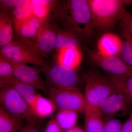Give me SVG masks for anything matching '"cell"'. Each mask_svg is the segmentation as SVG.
<instances>
[{"instance_id": "cell-22", "label": "cell", "mask_w": 132, "mask_h": 132, "mask_svg": "<svg viewBox=\"0 0 132 132\" xmlns=\"http://www.w3.org/2000/svg\"><path fill=\"white\" fill-rule=\"evenodd\" d=\"M32 16V7L31 0H23L22 2L12 12L11 17L14 29Z\"/></svg>"}, {"instance_id": "cell-1", "label": "cell", "mask_w": 132, "mask_h": 132, "mask_svg": "<svg viewBox=\"0 0 132 132\" xmlns=\"http://www.w3.org/2000/svg\"><path fill=\"white\" fill-rule=\"evenodd\" d=\"M58 16L63 29L81 39L89 40L95 34L87 0H68L59 4Z\"/></svg>"}, {"instance_id": "cell-23", "label": "cell", "mask_w": 132, "mask_h": 132, "mask_svg": "<svg viewBox=\"0 0 132 132\" xmlns=\"http://www.w3.org/2000/svg\"><path fill=\"white\" fill-rule=\"evenodd\" d=\"M78 118L77 112L62 109L58 111L55 119L61 129L66 131L76 126Z\"/></svg>"}, {"instance_id": "cell-34", "label": "cell", "mask_w": 132, "mask_h": 132, "mask_svg": "<svg viewBox=\"0 0 132 132\" xmlns=\"http://www.w3.org/2000/svg\"><path fill=\"white\" fill-rule=\"evenodd\" d=\"M65 132H85V131L84 129L79 127L76 126L69 130H66Z\"/></svg>"}, {"instance_id": "cell-10", "label": "cell", "mask_w": 132, "mask_h": 132, "mask_svg": "<svg viewBox=\"0 0 132 132\" xmlns=\"http://www.w3.org/2000/svg\"><path fill=\"white\" fill-rule=\"evenodd\" d=\"M11 62L13 68L14 76L16 79L33 86L36 90L43 92L47 90L45 81L36 68L28 64Z\"/></svg>"}, {"instance_id": "cell-25", "label": "cell", "mask_w": 132, "mask_h": 132, "mask_svg": "<svg viewBox=\"0 0 132 132\" xmlns=\"http://www.w3.org/2000/svg\"><path fill=\"white\" fill-rule=\"evenodd\" d=\"M55 6L32 4L33 16L43 23L47 22L51 10Z\"/></svg>"}, {"instance_id": "cell-30", "label": "cell", "mask_w": 132, "mask_h": 132, "mask_svg": "<svg viewBox=\"0 0 132 132\" xmlns=\"http://www.w3.org/2000/svg\"><path fill=\"white\" fill-rule=\"evenodd\" d=\"M19 132H41V128L38 122L27 123Z\"/></svg>"}, {"instance_id": "cell-32", "label": "cell", "mask_w": 132, "mask_h": 132, "mask_svg": "<svg viewBox=\"0 0 132 132\" xmlns=\"http://www.w3.org/2000/svg\"><path fill=\"white\" fill-rule=\"evenodd\" d=\"M120 132H132V112L125 123H123Z\"/></svg>"}, {"instance_id": "cell-24", "label": "cell", "mask_w": 132, "mask_h": 132, "mask_svg": "<svg viewBox=\"0 0 132 132\" xmlns=\"http://www.w3.org/2000/svg\"><path fill=\"white\" fill-rule=\"evenodd\" d=\"M122 47L120 57L128 65L132 66V36L127 35L123 36Z\"/></svg>"}, {"instance_id": "cell-21", "label": "cell", "mask_w": 132, "mask_h": 132, "mask_svg": "<svg viewBox=\"0 0 132 132\" xmlns=\"http://www.w3.org/2000/svg\"><path fill=\"white\" fill-rule=\"evenodd\" d=\"M25 125L24 120L10 114L0 108V132H19Z\"/></svg>"}, {"instance_id": "cell-28", "label": "cell", "mask_w": 132, "mask_h": 132, "mask_svg": "<svg viewBox=\"0 0 132 132\" xmlns=\"http://www.w3.org/2000/svg\"><path fill=\"white\" fill-rule=\"evenodd\" d=\"M23 1V0H1V10L8 12L12 11L17 7Z\"/></svg>"}, {"instance_id": "cell-12", "label": "cell", "mask_w": 132, "mask_h": 132, "mask_svg": "<svg viewBox=\"0 0 132 132\" xmlns=\"http://www.w3.org/2000/svg\"><path fill=\"white\" fill-rule=\"evenodd\" d=\"M123 40L114 33L105 32L101 36L97 43L98 54L103 56L120 57Z\"/></svg>"}, {"instance_id": "cell-29", "label": "cell", "mask_w": 132, "mask_h": 132, "mask_svg": "<svg viewBox=\"0 0 132 132\" xmlns=\"http://www.w3.org/2000/svg\"><path fill=\"white\" fill-rule=\"evenodd\" d=\"M121 21L123 22V36L127 35L132 36V15L129 14Z\"/></svg>"}, {"instance_id": "cell-14", "label": "cell", "mask_w": 132, "mask_h": 132, "mask_svg": "<svg viewBox=\"0 0 132 132\" xmlns=\"http://www.w3.org/2000/svg\"><path fill=\"white\" fill-rule=\"evenodd\" d=\"M82 59L80 48H68L58 51L57 64L76 71Z\"/></svg>"}, {"instance_id": "cell-6", "label": "cell", "mask_w": 132, "mask_h": 132, "mask_svg": "<svg viewBox=\"0 0 132 132\" xmlns=\"http://www.w3.org/2000/svg\"><path fill=\"white\" fill-rule=\"evenodd\" d=\"M50 97L59 110H71L78 113L85 112V96L79 90L54 88L50 92Z\"/></svg>"}, {"instance_id": "cell-3", "label": "cell", "mask_w": 132, "mask_h": 132, "mask_svg": "<svg viewBox=\"0 0 132 132\" xmlns=\"http://www.w3.org/2000/svg\"><path fill=\"white\" fill-rule=\"evenodd\" d=\"M83 79L86 106L99 108L105 99L116 93L109 78L96 71H87L83 74Z\"/></svg>"}, {"instance_id": "cell-8", "label": "cell", "mask_w": 132, "mask_h": 132, "mask_svg": "<svg viewBox=\"0 0 132 132\" xmlns=\"http://www.w3.org/2000/svg\"><path fill=\"white\" fill-rule=\"evenodd\" d=\"M57 35V27L45 22L31 46L42 58L46 57L54 49Z\"/></svg>"}, {"instance_id": "cell-17", "label": "cell", "mask_w": 132, "mask_h": 132, "mask_svg": "<svg viewBox=\"0 0 132 132\" xmlns=\"http://www.w3.org/2000/svg\"><path fill=\"white\" fill-rule=\"evenodd\" d=\"M14 29L12 17L4 10L0 12V46L1 47L13 42Z\"/></svg>"}, {"instance_id": "cell-7", "label": "cell", "mask_w": 132, "mask_h": 132, "mask_svg": "<svg viewBox=\"0 0 132 132\" xmlns=\"http://www.w3.org/2000/svg\"><path fill=\"white\" fill-rule=\"evenodd\" d=\"M46 75L55 88L80 90L79 78L75 70L57 64L47 68Z\"/></svg>"}, {"instance_id": "cell-26", "label": "cell", "mask_w": 132, "mask_h": 132, "mask_svg": "<svg viewBox=\"0 0 132 132\" xmlns=\"http://www.w3.org/2000/svg\"><path fill=\"white\" fill-rule=\"evenodd\" d=\"M13 68L12 62L0 54V80L13 76Z\"/></svg>"}, {"instance_id": "cell-11", "label": "cell", "mask_w": 132, "mask_h": 132, "mask_svg": "<svg viewBox=\"0 0 132 132\" xmlns=\"http://www.w3.org/2000/svg\"><path fill=\"white\" fill-rule=\"evenodd\" d=\"M131 104L122 95L116 93L111 95L102 102L99 109L102 114L106 117H114L127 113L130 114L132 112Z\"/></svg>"}, {"instance_id": "cell-35", "label": "cell", "mask_w": 132, "mask_h": 132, "mask_svg": "<svg viewBox=\"0 0 132 132\" xmlns=\"http://www.w3.org/2000/svg\"><path fill=\"white\" fill-rule=\"evenodd\" d=\"M130 75L132 76V66L130 67Z\"/></svg>"}, {"instance_id": "cell-33", "label": "cell", "mask_w": 132, "mask_h": 132, "mask_svg": "<svg viewBox=\"0 0 132 132\" xmlns=\"http://www.w3.org/2000/svg\"><path fill=\"white\" fill-rule=\"evenodd\" d=\"M33 5H46L55 6H57V1L52 0H31Z\"/></svg>"}, {"instance_id": "cell-20", "label": "cell", "mask_w": 132, "mask_h": 132, "mask_svg": "<svg viewBox=\"0 0 132 132\" xmlns=\"http://www.w3.org/2000/svg\"><path fill=\"white\" fill-rule=\"evenodd\" d=\"M109 78L116 92L122 95L132 105V76L110 75Z\"/></svg>"}, {"instance_id": "cell-4", "label": "cell", "mask_w": 132, "mask_h": 132, "mask_svg": "<svg viewBox=\"0 0 132 132\" xmlns=\"http://www.w3.org/2000/svg\"><path fill=\"white\" fill-rule=\"evenodd\" d=\"M0 102L1 106L8 112L27 123L38 122L31 107L13 88L6 85H0Z\"/></svg>"}, {"instance_id": "cell-19", "label": "cell", "mask_w": 132, "mask_h": 132, "mask_svg": "<svg viewBox=\"0 0 132 132\" xmlns=\"http://www.w3.org/2000/svg\"><path fill=\"white\" fill-rule=\"evenodd\" d=\"M57 35L55 49L57 51L68 48H80L81 39L70 31L57 27Z\"/></svg>"}, {"instance_id": "cell-18", "label": "cell", "mask_w": 132, "mask_h": 132, "mask_svg": "<svg viewBox=\"0 0 132 132\" xmlns=\"http://www.w3.org/2000/svg\"><path fill=\"white\" fill-rule=\"evenodd\" d=\"M35 115L38 118H46L57 109V107L50 99L45 98L37 94L34 103L31 107Z\"/></svg>"}, {"instance_id": "cell-5", "label": "cell", "mask_w": 132, "mask_h": 132, "mask_svg": "<svg viewBox=\"0 0 132 132\" xmlns=\"http://www.w3.org/2000/svg\"><path fill=\"white\" fill-rule=\"evenodd\" d=\"M0 54L11 61L43 66L45 61L31 45L15 41L1 47Z\"/></svg>"}, {"instance_id": "cell-9", "label": "cell", "mask_w": 132, "mask_h": 132, "mask_svg": "<svg viewBox=\"0 0 132 132\" xmlns=\"http://www.w3.org/2000/svg\"><path fill=\"white\" fill-rule=\"evenodd\" d=\"M89 56L94 63L111 75L131 76L130 67L120 57L101 56L96 51L90 52Z\"/></svg>"}, {"instance_id": "cell-27", "label": "cell", "mask_w": 132, "mask_h": 132, "mask_svg": "<svg viewBox=\"0 0 132 132\" xmlns=\"http://www.w3.org/2000/svg\"><path fill=\"white\" fill-rule=\"evenodd\" d=\"M104 132H120L123 123L114 117H106L104 120Z\"/></svg>"}, {"instance_id": "cell-13", "label": "cell", "mask_w": 132, "mask_h": 132, "mask_svg": "<svg viewBox=\"0 0 132 132\" xmlns=\"http://www.w3.org/2000/svg\"><path fill=\"white\" fill-rule=\"evenodd\" d=\"M43 23L34 16L14 29L17 41L31 45L41 28Z\"/></svg>"}, {"instance_id": "cell-15", "label": "cell", "mask_w": 132, "mask_h": 132, "mask_svg": "<svg viewBox=\"0 0 132 132\" xmlns=\"http://www.w3.org/2000/svg\"><path fill=\"white\" fill-rule=\"evenodd\" d=\"M0 85H8L13 88L23 97L30 107L34 103L37 94L35 88L19 80L14 76L0 80Z\"/></svg>"}, {"instance_id": "cell-2", "label": "cell", "mask_w": 132, "mask_h": 132, "mask_svg": "<svg viewBox=\"0 0 132 132\" xmlns=\"http://www.w3.org/2000/svg\"><path fill=\"white\" fill-rule=\"evenodd\" d=\"M92 22L95 31L106 32L115 27L129 14L125 10L126 5L132 1L87 0Z\"/></svg>"}, {"instance_id": "cell-31", "label": "cell", "mask_w": 132, "mask_h": 132, "mask_svg": "<svg viewBox=\"0 0 132 132\" xmlns=\"http://www.w3.org/2000/svg\"><path fill=\"white\" fill-rule=\"evenodd\" d=\"M62 130L55 119H53L50 121L48 123L45 132H62Z\"/></svg>"}, {"instance_id": "cell-16", "label": "cell", "mask_w": 132, "mask_h": 132, "mask_svg": "<svg viewBox=\"0 0 132 132\" xmlns=\"http://www.w3.org/2000/svg\"><path fill=\"white\" fill-rule=\"evenodd\" d=\"M84 113L85 132H104V121L99 108L86 106Z\"/></svg>"}]
</instances>
